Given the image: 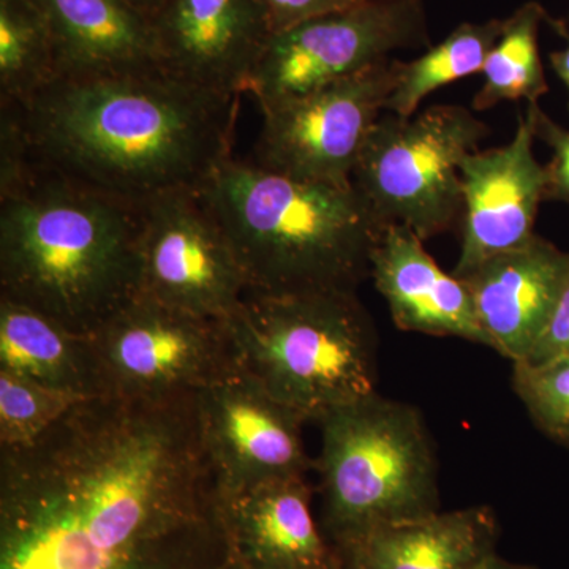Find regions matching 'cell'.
I'll use <instances>...</instances> for the list:
<instances>
[{
	"label": "cell",
	"mask_w": 569,
	"mask_h": 569,
	"mask_svg": "<svg viewBox=\"0 0 569 569\" xmlns=\"http://www.w3.org/2000/svg\"><path fill=\"white\" fill-rule=\"evenodd\" d=\"M535 110L529 104L508 144L473 151L460 163L462 249L455 274L462 279L489 258L527 244L539 204L548 200V167L533 156Z\"/></svg>",
	"instance_id": "cell-13"
},
{
	"label": "cell",
	"mask_w": 569,
	"mask_h": 569,
	"mask_svg": "<svg viewBox=\"0 0 569 569\" xmlns=\"http://www.w3.org/2000/svg\"><path fill=\"white\" fill-rule=\"evenodd\" d=\"M512 365V387L535 425L550 440L569 448V356Z\"/></svg>",
	"instance_id": "cell-25"
},
{
	"label": "cell",
	"mask_w": 569,
	"mask_h": 569,
	"mask_svg": "<svg viewBox=\"0 0 569 569\" xmlns=\"http://www.w3.org/2000/svg\"><path fill=\"white\" fill-rule=\"evenodd\" d=\"M560 356H569V276L545 331L526 361L541 362Z\"/></svg>",
	"instance_id": "cell-29"
},
{
	"label": "cell",
	"mask_w": 569,
	"mask_h": 569,
	"mask_svg": "<svg viewBox=\"0 0 569 569\" xmlns=\"http://www.w3.org/2000/svg\"><path fill=\"white\" fill-rule=\"evenodd\" d=\"M0 569H241L198 392L93 397L0 448Z\"/></svg>",
	"instance_id": "cell-1"
},
{
	"label": "cell",
	"mask_w": 569,
	"mask_h": 569,
	"mask_svg": "<svg viewBox=\"0 0 569 569\" xmlns=\"http://www.w3.org/2000/svg\"><path fill=\"white\" fill-rule=\"evenodd\" d=\"M306 477L276 479L223 500L241 569H340L312 512Z\"/></svg>",
	"instance_id": "cell-17"
},
{
	"label": "cell",
	"mask_w": 569,
	"mask_h": 569,
	"mask_svg": "<svg viewBox=\"0 0 569 569\" xmlns=\"http://www.w3.org/2000/svg\"><path fill=\"white\" fill-rule=\"evenodd\" d=\"M396 78L397 61L388 59L306 96L261 108L263 126L252 162L298 181L350 186Z\"/></svg>",
	"instance_id": "cell-11"
},
{
	"label": "cell",
	"mask_w": 569,
	"mask_h": 569,
	"mask_svg": "<svg viewBox=\"0 0 569 569\" xmlns=\"http://www.w3.org/2000/svg\"><path fill=\"white\" fill-rule=\"evenodd\" d=\"M247 293L233 247L198 189L168 190L140 201L137 295L227 320Z\"/></svg>",
	"instance_id": "cell-10"
},
{
	"label": "cell",
	"mask_w": 569,
	"mask_h": 569,
	"mask_svg": "<svg viewBox=\"0 0 569 569\" xmlns=\"http://www.w3.org/2000/svg\"><path fill=\"white\" fill-rule=\"evenodd\" d=\"M550 26L556 29L557 32L567 40V47L561 51L552 52L549 56L550 63H552L553 70H556L557 77L565 82L569 92V29L565 22L549 20Z\"/></svg>",
	"instance_id": "cell-30"
},
{
	"label": "cell",
	"mask_w": 569,
	"mask_h": 569,
	"mask_svg": "<svg viewBox=\"0 0 569 569\" xmlns=\"http://www.w3.org/2000/svg\"><path fill=\"white\" fill-rule=\"evenodd\" d=\"M497 541L492 509L471 507L378 527L335 550L340 569H482Z\"/></svg>",
	"instance_id": "cell-18"
},
{
	"label": "cell",
	"mask_w": 569,
	"mask_h": 569,
	"mask_svg": "<svg viewBox=\"0 0 569 569\" xmlns=\"http://www.w3.org/2000/svg\"><path fill=\"white\" fill-rule=\"evenodd\" d=\"M0 104V198H6L31 181L40 167L33 159L21 108Z\"/></svg>",
	"instance_id": "cell-26"
},
{
	"label": "cell",
	"mask_w": 569,
	"mask_h": 569,
	"mask_svg": "<svg viewBox=\"0 0 569 569\" xmlns=\"http://www.w3.org/2000/svg\"><path fill=\"white\" fill-rule=\"evenodd\" d=\"M367 0H260L272 33L293 28L332 11L350 9Z\"/></svg>",
	"instance_id": "cell-28"
},
{
	"label": "cell",
	"mask_w": 569,
	"mask_h": 569,
	"mask_svg": "<svg viewBox=\"0 0 569 569\" xmlns=\"http://www.w3.org/2000/svg\"><path fill=\"white\" fill-rule=\"evenodd\" d=\"M488 133L458 104L411 118L385 112L356 163L353 186L381 222L403 224L427 241L463 213L459 167Z\"/></svg>",
	"instance_id": "cell-7"
},
{
	"label": "cell",
	"mask_w": 569,
	"mask_h": 569,
	"mask_svg": "<svg viewBox=\"0 0 569 569\" xmlns=\"http://www.w3.org/2000/svg\"><path fill=\"white\" fill-rule=\"evenodd\" d=\"M370 277L402 331L489 347L467 284L441 271L410 228L388 224L370 257Z\"/></svg>",
	"instance_id": "cell-16"
},
{
	"label": "cell",
	"mask_w": 569,
	"mask_h": 569,
	"mask_svg": "<svg viewBox=\"0 0 569 569\" xmlns=\"http://www.w3.org/2000/svg\"><path fill=\"white\" fill-rule=\"evenodd\" d=\"M238 99L159 69L58 78L20 108L40 168L140 203L233 156Z\"/></svg>",
	"instance_id": "cell-2"
},
{
	"label": "cell",
	"mask_w": 569,
	"mask_h": 569,
	"mask_svg": "<svg viewBox=\"0 0 569 569\" xmlns=\"http://www.w3.org/2000/svg\"><path fill=\"white\" fill-rule=\"evenodd\" d=\"M164 73L241 96L272 36L260 0H162L149 17Z\"/></svg>",
	"instance_id": "cell-14"
},
{
	"label": "cell",
	"mask_w": 569,
	"mask_h": 569,
	"mask_svg": "<svg viewBox=\"0 0 569 569\" xmlns=\"http://www.w3.org/2000/svg\"><path fill=\"white\" fill-rule=\"evenodd\" d=\"M227 323L239 367L307 421L376 392V326L356 290L249 291Z\"/></svg>",
	"instance_id": "cell-5"
},
{
	"label": "cell",
	"mask_w": 569,
	"mask_h": 569,
	"mask_svg": "<svg viewBox=\"0 0 569 569\" xmlns=\"http://www.w3.org/2000/svg\"><path fill=\"white\" fill-rule=\"evenodd\" d=\"M545 9L529 2L503 20V31L486 59L481 89L473 99L477 111L490 110L501 102L538 100L549 91L538 48L539 24Z\"/></svg>",
	"instance_id": "cell-23"
},
{
	"label": "cell",
	"mask_w": 569,
	"mask_h": 569,
	"mask_svg": "<svg viewBox=\"0 0 569 569\" xmlns=\"http://www.w3.org/2000/svg\"><path fill=\"white\" fill-rule=\"evenodd\" d=\"M198 192L254 293L356 290L388 227L353 183L298 181L233 156Z\"/></svg>",
	"instance_id": "cell-4"
},
{
	"label": "cell",
	"mask_w": 569,
	"mask_h": 569,
	"mask_svg": "<svg viewBox=\"0 0 569 569\" xmlns=\"http://www.w3.org/2000/svg\"><path fill=\"white\" fill-rule=\"evenodd\" d=\"M429 44L421 0H367L272 33L247 82L258 107L306 96Z\"/></svg>",
	"instance_id": "cell-9"
},
{
	"label": "cell",
	"mask_w": 569,
	"mask_h": 569,
	"mask_svg": "<svg viewBox=\"0 0 569 569\" xmlns=\"http://www.w3.org/2000/svg\"><path fill=\"white\" fill-rule=\"evenodd\" d=\"M198 415L223 500L276 479L306 477L316 466L302 438L307 419L241 367L198 392Z\"/></svg>",
	"instance_id": "cell-12"
},
{
	"label": "cell",
	"mask_w": 569,
	"mask_h": 569,
	"mask_svg": "<svg viewBox=\"0 0 569 569\" xmlns=\"http://www.w3.org/2000/svg\"><path fill=\"white\" fill-rule=\"evenodd\" d=\"M503 31V20L475 24L463 22L437 47L410 62L397 61L396 86L389 93L385 112L411 118L419 104L437 89L481 73L489 52Z\"/></svg>",
	"instance_id": "cell-21"
},
{
	"label": "cell",
	"mask_w": 569,
	"mask_h": 569,
	"mask_svg": "<svg viewBox=\"0 0 569 569\" xmlns=\"http://www.w3.org/2000/svg\"><path fill=\"white\" fill-rule=\"evenodd\" d=\"M0 369L82 399L107 397L92 336L7 299H0Z\"/></svg>",
	"instance_id": "cell-20"
},
{
	"label": "cell",
	"mask_w": 569,
	"mask_h": 569,
	"mask_svg": "<svg viewBox=\"0 0 569 569\" xmlns=\"http://www.w3.org/2000/svg\"><path fill=\"white\" fill-rule=\"evenodd\" d=\"M569 276V253L535 234L462 277L489 347L526 361L545 331Z\"/></svg>",
	"instance_id": "cell-15"
},
{
	"label": "cell",
	"mask_w": 569,
	"mask_h": 569,
	"mask_svg": "<svg viewBox=\"0 0 569 569\" xmlns=\"http://www.w3.org/2000/svg\"><path fill=\"white\" fill-rule=\"evenodd\" d=\"M82 400L0 369V448L29 447Z\"/></svg>",
	"instance_id": "cell-24"
},
{
	"label": "cell",
	"mask_w": 569,
	"mask_h": 569,
	"mask_svg": "<svg viewBox=\"0 0 569 569\" xmlns=\"http://www.w3.org/2000/svg\"><path fill=\"white\" fill-rule=\"evenodd\" d=\"M130 6L134 7L138 11H141L146 17H151L153 11H156L157 7L160 6L162 0H127Z\"/></svg>",
	"instance_id": "cell-31"
},
{
	"label": "cell",
	"mask_w": 569,
	"mask_h": 569,
	"mask_svg": "<svg viewBox=\"0 0 569 569\" xmlns=\"http://www.w3.org/2000/svg\"><path fill=\"white\" fill-rule=\"evenodd\" d=\"M482 569H538L533 567H527V565L511 563V561L503 560L501 557H492Z\"/></svg>",
	"instance_id": "cell-32"
},
{
	"label": "cell",
	"mask_w": 569,
	"mask_h": 569,
	"mask_svg": "<svg viewBox=\"0 0 569 569\" xmlns=\"http://www.w3.org/2000/svg\"><path fill=\"white\" fill-rule=\"evenodd\" d=\"M317 422L320 526L332 548L440 511L436 452L417 408L372 392Z\"/></svg>",
	"instance_id": "cell-6"
},
{
	"label": "cell",
	"mask_w": 569,
	"mask_h": 569,
	"mask_svg": "<svg viewBox=\"0 0 569 569\" xmlns=\"http://www.w3.org/2000/svg\"><path fill=\"white\" fill-rule=\"evenodd\" d=\"M58 80L50 22L36 0H0V103L24 107Z\"/></svg>",
	"instance_id": "cell-22"
},
{
	"label": "cell",
	"mask_w": 569,
	"mask_h": 569,
	"mask_svg": "<svg viewBox=\"0 0 569 569\" xmlns=\"http://www.w3.org/2000/svg\"><path fill=\"white\" fill-rule=\"evenodd\" d=\"M140 203L54 171L0 198V299L93 336L138 290Z\"/></svg>",
	"instance_id": "cell-3"
},
{
	"label": "cell",
	"mask_w": 569,
	"mask_h": 569,
	"mask_svg": "<svg viewBox=\"0 0 569 569\" xmlns=\"http://www.w3.org/2000/svg\"><path fill=\"white\" fill-rule=\"evenodd\" d=\"M107 397L197 395L239 369L227 320L193 316L134 295L92 336Z\"/></svg>",
	"instance_id": "cell-8"
},
{
	"label": "cell",
	"mask_w": 569,
	"mask_h": 569,
	"mask_svg": "<svg viewBox=\"0 0 569 569\" xmlns=\"http://www.w3.org/2000/svg\"><path fill=\"white\" fill-rule=\"evenodd\" d=\"M535 130L537 138L546 142L553 151L552 162L548 164L550 183L548 200L563 201L569 204V130L561 129L537 104L535 110Z\"/></svg>",
	"instance_id": "cell-27"
},
{
	"label": "cell",
	"mask_w": 569,
	"mask_h": 569,
	"mask_svg": "<svg viewBox=\"0 0 569 569\" xmlns=\"http://www.w3.org/2000/svg\"><path fill=\"white\" fill-rule=\"evenodd\" d=\"M36 2L50 22L58 78L160 69L151 22L127 0Z\"/></svg>",
	"instance_id": "cell-19"
}]
</instances>
